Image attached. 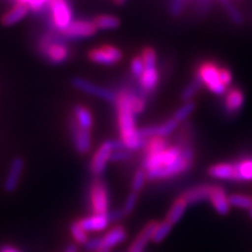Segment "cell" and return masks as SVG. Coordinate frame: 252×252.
I'll return each instance as SVG.
<instances>
[{
  "label": "cell",
  "instance_id": "cell-1",
  "mask_svg": "<svg viewBox=\"0 0 252 252\" xmlns=\"http://www.w3.org/2000/svg\"><path fill=\"white\" fill-rule=\"evenodd\" d=\"M115 105L117 108V124L122 143L130 151L143 150L146 139L140 137L139 128L135 124L137 115L131 106L130 91L122 90L118 93V99Z\"/></svg>",
  "mask_w": 252,
  "mask_h": 252
},
{
  "label": "cell",
  "instance_id": "cell-2",
  "mask_svg": "<svg viewBox=\"0 0 252 252\" xmlns=\"http://www.w3.org/2000/svg\"><path fill=\"white\" fill-rule=\"evenodd\" d=\"M39 53L50 64H62L69 59L70 50L65 45L64 37H59L55 33H47L40 39Z\"/></svg>",
  "mask_w": 252,
  "mask_h": 252
},
{
  "label": "cell",
  "instance_id": "cell-3",
  "mask_svg": "<svg viewBox=\"0 0 252 252\" xmlns=\"http://www.w3.org/2000/svg\"><path fill=\"white\" fill-rule=\"evenodd\" d=\"M195 74L202 81L203 86L215 94H225L228 91L224 84L222 83L220 78V65L213 60L201 62L196 67Z\"/></svg>",
  "mask_w": 252,
  "mask_h": 252
},
{
  "label": "cell",
  "instance_id": "cell-4",
  "mask_svg": "<svg viewBox=\"0 0 252 252\" xmlns=\"http://www.w3.org/2000/svg\"><path fill=\"white\" fill-rule=\"evenodd\" d=\"M182 153V147L176 144H171L166 150L158 152L150 156H144L143 169L146 172L157 171V169L167 168L175 163L176 160L179 159Z\"/></svg>",
  "mask_w": 252,
  "mask_h": 252
},
{
  "label": "cell",
  "instance_id": "cell-5",
  "mask_svg": "<svg viewBox=\"0 0 252 252\" xmlns=\"http://www.w3.org/2000/svg\"><path fill=\"white\" fill-rule=\"evenodd\" d=\"M126 149L122 140H106L100 145L98 150L94 154L93 159L90 161V172L91 174L96 176V178H100L103 175L104 171H105L106 166L110 162V158L113 151Z\"/></svg>",
  "mask_w": 252,
  "mask_h": 252
},
{
  "label": "cell",
  "instance_id": "cell-6",
  "mask_svg": "<svg viewBox=\"0 0 252 252\" xmlns=\"http://www.w3.org/2000/svg\"><path fill=\"white\" fill-rule=\"evenodd\" d=\"M91 212L94 215H106L110 212L109 189L100 178H96L91 184L89 190Z\"/></svg>",
  "mask_w": 252,
  "mask_h": 252
},
{
  "label": "cell",
  "instance_id": "cell-7",
  "mask_svg": "<svg viewBox=\"0 0 252 252\" xmlns=\"http://www.w3.org/2000/svg\"><path fill=\"white\" fill-rule=\"evenodd\" d=\"M50 25L55 31L62 33L72 23V9L68 0H50Z\"/></svg>",
  "mask_w": 252,
  "mask_h": 252
},
{
  "label": "cell",
  "instance_id": "cell-8",
  "mask_svg": "<svg viewBox=\"0 0 252 252\" xmlns=\"http://www.w3.org/2000/svg\"><path fill=\"white\" fill-rule=\"evenodd\" d=\"M71 84L72 87L76 88L77 90L83 91V93L89 94L91 96L97 97V98L104 99L109 103H113L116 104L117 103L118 99V93L116 91L106 89V88L103 87H98L96 84L91 83L90 81L84 80L82 77H75L71 80Z\"/></svg>",
  "mask_w": 252,
  "mask_h": 252
},
{
  "label": "cell",
  "instance_id": "cell-9",
  "mask_svg": "<svg viewBox=\"0 0 252 252\" xmlns=\"http://www.w3.org/2000/svg\"><path fill=\"white\" fill-rule=\"evenodd\" d=\"M90 61L103 65H112L123 59L122 50L112 45H103L93 48L88 53Z\"/></svg>",
  "mask_w": 252,
  "mask_h": 252
},
{
  "label": "cell",
  "instance_id": "cell-10",
  "mask_svg": "<svg viewBox=\"0 0 252 252\" xmlns=\"http://www.w3.org/2000/svg\"><path fill=\"white\" fill-rule=\"evenodd\" d=\"M69 130H70V135L72 143H74L75 150L80 154H87L91 150V133L89 130L81 127L77 124L76 119L74 116L69 118Z\"/></svg>",
  "mask_w": 252,
  "mask_h": 252
},
{
  "label": "cell",
  "instance_id": "cell-11",
  "mask_svg": "<svg viewBox=\"0 0 252 252\" xmlns=\"http://www.w3.org/2000/svg\"><path fill=\"white\" fill-rule=\"evenodd\" d=\"M97 27L94 21L89 20H72V23L62 32V35L65 40L88 39L96 34Z\"/></svg>",
  "mask_w": 252,
  "mask_h": 252
},
{
  "label": "cell",
  "instance_id": "cell-12",
  "mask_svg": "<svg viewBox=\"0 0 252 252\" xmlns=\"http://www.w3.org/2000/svg\"><path fill=\"white\" fill-rule=\"evenodd\" d=\"M25 169V160L23 157H15L13 158L11 163H9L8 172L6 174V178L2 184V189L7 194L14 193L19 187L21 178H23Z\"/></svg>",
  "mask_w": 252,
  "mask_h": 252
},
{
  "label": "cell",
  "instance_id": "cell-13",
  "mask_svg": "<svg viewBox=\"0 0 252 252\" xmlns=\"http://www.w3.org/2000/svg\"><path fill=\"white\" fill-rule=\"evenodd\" d=\"M245 102V94L243 90L239 89L238 87H232L225 93L224 103H223V110H224L225 116L230 118H234L242 111Z\"/></svg>",
  "mask_w": 252,
  "mask_h": 252
},
{
  "label": "cell",
  "instance_id": "cell-14",
  "mask_svg": "<svg viewBox=\"0 0 252 252\" xmlns=\"http://www.w3.org/2000/svg\"><path fill=\"white\" fill-rule=\"evenodd\" d=\"M127 231L123 225H115L104 236L99 237V251H110L116 245L126 241Z\"/></svg>",
  "mask_w": 252,
  "mask_h": 252
},
{
  "label": "cell",
  "instance_id": "cell-15",
  "mask_svg": "<svg viewBox=\"0 0 252 252\" xmlns=\"http://www.w3.org/2000/svg\"><path fill=\"white\" fill-rule=\"evenodd\" d=\"M213 187L214 185L207 184L195 186L193 188H189L187 190H185L180 196L187 202L188 206L206 202V201H209Z\"/></svg>",
  "mask_w": 252,
  "mask_h": 252
},
{
  "label": "cell",
  "instance_id": "cell-16",
  "mask_svg": "<svg viewBox=\"0 0 252 252\" xmlns=\"http://www.w3.org/2000/svg\"><path fill=\"white\" fill-rule=\"evenodd\" d=\"M158 223L159 222L156 220H150V222L141 229V231L138 234L137 237L133 239L132 244L128 247L127 252H144L150 242L152 241L153 234L154 231H156Z\"/></svg>",
  "mask_w": 252,
  "mask_h": 252
},
{
  "label": "cell",
  "instance_id": "cell-17",
  "mask_svg": "<svg viewBox=\"0 0 252 252\" xmlns=\"http://www.w3.org/2000/svg\"><path fill=\"white\" fill-rule=\"evenodd\" d=\"M209 202L214 208V210L220 216H225L230 213L231 206H230L228 195H226L224 188L220 186L214 185L212 194H210Z\"/></svg>",
  "mask_w": 252,
  "mask_h": 252
},
{
  "label": "cell",
  "instance_id": "cell-18",
  "mask_svg": "<svg viewBox=\"0 0 252 252\" xmlns=\"http://www.w3.org/2000/svg\"><path fill=\"white\" fill-rule=\"evenodd\" d=\"M78 223L87 232H99L108 228L111 220L109 219V214H106V215H94L93 214V215L78 220Z\"/></svg>",
  "mask_w": 252,
  "mask_h": 252
},
{
  "label": "cell",
  "instance_id": "cell-19",
  "mask_svg": "<svg viewBox=\"0 0 252 252\" xmlns=\"http://www.w3.org/2000/svg\"><path fill=\"white\" fill-rule=\"evenodd\" d=\"M159 71H158L157 68H145L143 75L138 81H139L140 89L146 94H150L153 91H156L158 84H159Z\"/></svg>",
  "mask_w": 252,
  "mask_h": 252
},
{
  "label": "cell",
  "instance_id": "cell-20",
  "mask_svg": "<svg viewBox=\"0 0 252 252\" xmlns=\"http://www.w3.org/2000/svg\"><path fill=\"white\" fill-rule=\"evenodd\" d=\"M30 11L31 8L28 7L27 5L15 4L8 12H6V13L2 15L1 24L4 25V26H12V25L18 24L19 21H21L25 17H26Z\"/></svg>",
  "mask_w": 252,
  "mask_h": 252
},
{
  "label": "cell",
  "instance_id": "cell-21",
  "mask_svg": "<svg viewBox=\"0 0 252 252\" xmlns=\"http://www.w3.org/2000/svg\"><path fill=\"white\" fill-rule=\"evenodd\" d=\"M188 204L186 201L182 198L181 196H179L178 198H175L174 202L172 203L171 208H169L168 213L165 217L166 220H168L172 225L176 224L181 220L182 217H184L186 210H187Z\"/></svg>",
  "mask_w": 252,
  "mask_h": 252
},
{
  "label": "cell",
  "instance_id": "cell-22",
  "mask_svg": "<svg viewBox=\"0 0 252 252\" xmlns=\"http://www.w3.org/2000/svg\"><path fill=\"white\" fill-rule=\"evenodd\" d=\"M72 116L76 119L77 124L81 126V127L86 128V130H91L94 126V117L91 115L90 110L86 108V106L81 105V104H77V105L74 106L72 109Z\"/></svg>",
  "mask_w": 252,
  "mask_h": 252
},
{
  "label": "cell",
  "instance_id": "cell-23",
  "mask_svg": "<svg viewBox=\"0 0 252 252\" xmlns=\"http://www.w3.org/2000/svg\"><path fill=\"white\" fill-rule=\"evenodd\" d=\"M171 145L169 140L167 138L163 137H152L146 139L145 145L143 147L144 156H150V154H154L158 152H161V151L166 150L167 147Z\"/></svg>",
  "mask_w": 252,
  "mask_h": 252
},
{
  "label": "cell",
  "instance_id": "cell-24",
  "mask_svg": "<svg viewBox=\"0 0 252 252\" xmlns=\"http://www.w3.org/2000/svg\"><path fill=\"white\" fill-rule=\"evenodd\" d=\"M93 21L94 24L96 25L97 30H117V28L121 26V20H119V18L110 14L98 15V17L94 18Z\"/></svg>",
  "mask_w": 252,
  "mask_h": 252
},
{
  "label": "cell",
  "instance_id": "cell-25",
  "mask_svg": "<svg viewBox=\"0 0 252 252\" xmlns=\"http://www.w3.org/2000/svg\"><path fill=\"white\" fill-rule=\"evenodd\" d=\"M220 2V5L224 8L225 13L228 14L230 20L234 23L236 26H242L244 24V17L241 12L238 11V8L234 5V2L231 0H217Z\"/></svg>",
  "mask_w": 252,
  "mask_h": 252
},
{
  "label": "cell",
  "instance_id": "cell-26",
  "mask_svg": "<svg viewBox=\"0 0 252 252\" xmlns=\"http://www.w3.org/2000/svg\"><path fill=\"white\" fill-rule=\"evenodd\" d=\"M202 87H203L202 81H201V78L198 77L196 74H195L193 80L190 81V83H189L188 86L186 87L184 90H182V93L180 94V99L184 103L190 102V100L193 99L195 96H196V94L200 91V89Z\"/></svg>",
  "mask_w": 252,
  "mask_h": 252
},
{
  "label": "cell",
  "instance_id": "cell-27",
  "mask_svg": "<svg viewBox=\"0 0 252 252\" xmlns=\"http://www.w3.org/2000/svg\"><path fill=\"white\" fill-rule=\"evenodd\" d=\"M230 206L238 209L250 210L252 208V196L245 194H231L228 196Z\"/></svg>",
  "mask_w": 252,
  "mask_h": 252
},
{
  "label": "cell",
  "instance_id": "cell-28",
  "mask_svg": "<svg viewBox=\"0 0 252 252\" xmlns=\"http://www.w3.org/2000/svg\"><path fill=\"white\" fill-rule=\"evenodd\" d=\"M196 109V103L190 100V102L184 103L176 111L174 112V115L172 116V118H174L178 123H184L185 121H187V118L191 113L194 112V110Z\"/></svg>",
  "mask_w": 252,
  "mask_h": 252
},
{
  "label": "cell",
  "instance_id": "cell-29",
  "mask_svg": "<svg viewBox=\"0 0 252 252\" xmlns=\"http://www.w3.org/2000/svg\"><path fill=\"white\" fill-rule=\"evenodd\" d=\"M172 228H173V225L166 220H161V222L158 223L156 231H154L153 238H152L153 243H156V244L161 243L163 239H165L167 236L169 235Z\"/></svg>",
  "mask_w": 252,
  "mask_h": 252
},
{
  "label": "cell",
  "instance_id": "cell-30",
  "mask_svg": "<svg viewBox=\"0 0 252 252\" xmlns=\"http://www.w3.org/2000/svg\"><path fill=\"white\" fill-rule=\"evenodd\" d=\"M69 230H70L71 237L74 238V241L76 242L77 244L84 245L88 242V239H89V237H88V232L80 225L78 220L72 222L70 226H69Z\"/></svg>",
  "mask_w": 252,
  "mask_h": 252
},
{
  "label": "cell",
  "instance_id": "cell-31",
  "mask_svg": "<svg viewBox=\"0 0 252 252\" xmlns=\"http://www.w3.org/2000/svg\"><path fill=\"white\" fill-rule=\"evenodd\" d=\"M147 180V174L146 171H144L143 168H138L137 171L134 172L133 178H132L131 181V191H134V193L139 194L141 190H143L145 184H146Z\"/></svg>",
  "mask_w": 252,
  "mask_h": 252
},
{
  "label": "cell",
  "instance_id": "cell-32",
  "mask_svg": "<svg viewBox=\"0 0 252 252\" xmlns=\"http://www.w3.org/2000/svg\"><path fill=\"white\" fill-rule=\"evenodd\" d=\"M138 198H139V194L134 193V191H131V193L126 196L124 204H123V207H122V210H123V213H124L125 216L131 215V214L133 213L135 207H137Z\"/></svg>",
  "mask_w": 252,
  "mask_h": 252
},
{
  "label": "cell",
  "instance_id": "cell-33",
  "mask_svg": "<svg viewBox=\"0 0 252 252\" xmlns=\"http://www.w3.org/2000/svg\"><path fill=\"white\" fill-rule=\"evenodd\" d=\"M189 6V0H171L169 13L173 18H180L185 9Z\"/></svg>",
  "mask_w": 252,
  "mask_h": 252
},
{
  "label": "cell",
  "instance_id": "cell-34",
  "mask_svg": "<svg viewBox=\"0 0 252 252\" xmlns=\"http://www.w3.org/2000/svg\"><path fill=\"white\" fill-rule=\"evenodd\" d=\"M141 58H143L145 68H157V53L152 47H146L141 52Z\"/></svg>",
  "mask_w": 252,
  "mask_h": 252
},
{
  "label": "cell",
  "instance_id": "cell-35",
  "mask_svg": "<svg viewBox=\"0 0 252 252\" xmlns=\"http://www.w3.org/2000/svg\"><path fill=\"white\" fill-rule=\"evenodd\" d=\"M15 4H24L27 5L33 12L42 11L46 5H48L50 0H14Z\"/></svg>",
  "mask_w": 252,
  "mask_h": 252
},
{
  "label": "cell",
  "instance_id": "cell-36",
  "mask_svg": "<svg viewBox=\"0 0 252 252\" xmlns=\"http://www.w3.org/2000/svg\"><path fill=\"white\" fill-rule=\"evenodd\" d=\"M145 70V64H144V61H143V58L141 56H135L132 60L131 62V74L132 76L134 78H137V80H139L141 75H143V72Z\"/></svg>",
  "mask_w": 252,
  "mask_h": 252
},
{
  "label": "cell",
  "instance_id": "cell-37",
  "mask_svg": "<svg viewBox=\"0 0 252 252\" xmlns=\"http://www.w3.org/2000/svg\"><path fill=\"white\" fill-rule=\"evenodd\" d=\"M132 157V151L127 149H122V150H116L113 151L110 158V162H121L126 161Z\"/></svg>",
  "mask_w": 252,
  "mask_h": 252
},
{
  "label": "cell",
  "instance_id": "cell-38",
  "mask_svg": "<svg viewBox=\"0 0 252 252\" xmlns=\"http://www.w3.org/2000/svg\"><path fill=\"white\" fill-rule=\"evenodd\" d=\"M220 81H222V83L224 84L226 88H229L230 86H231L232 74H231V71H230V69L224 67V65L220 67Z\"/></svg>",
  "mask_w": 252,
  "mask_h": 252
},
{
  "label": "cell",
  "instance_id": "cell-39",
  "mask_svg": "<svg viewBox=\"0 0 252 252\" xmlns=\"http://www.w3.org/2000/svg\"><path fill=\"white\" fill-rule=\"evenodd\" d=\"M124 213H123L122 209H115L112 212H109V219L111 222H118L119 220L124 217Z\"/></svg>",
  "mask_w": 252,
  "mask_h": 252
},
{
  "label": "cell",
  "instance_id": "cell-40",
  "mask_svg": "<svg viewBox=\"0 0 252 252\" xmlns=\"http://www.w3.org/2000/svg\"><path fill=\"white\" fill-rule=\"evenodd\" d=\"M0 252H23V250L20 249L13 247V245H8V244H4L0 247Z\"/></svg>",
  "mask_w": 252,
  "mask_h": 252
},
{
  "label": "cell",
  "instance_id": "cell-41",
  "mask_svg": "<svg viewBox=\"0 0 252 252\" xmlns=\"http://www.w3.org/2000/svg\"><path fill=\"white\" fill-rule=\"evenodd\" d=\"M64 252H77V248L75 244H69L67 249H65Z\"/></svg>",
  "mask_w": 252,
  "mask_h": 252
},
{
  "label": "cell",
  "instance_id": "cell-42",
  "mask_svg": "<svg viewBox=\"0 0 252 252\" xmlns=\"http://www.w3.org/2000/svg\"><path fill=\"white\" fill-rule=\"evenodd\" d=\"M113 1H115L116 4H118V5H122V4H124V2L126 1V0H113Z\"/></svg>",
  "mask_w": 252,
  "mask_h": 252
},
{
  "label": "cell",
  "instance_id": "cell-43",
  "mask_svg": "<svg viewBox=\"0 0 252 252\" xmlns=\"http://www.w3.org/2000/svg\"><path fill=\"white\" fill-rule=\"evenodd\" d=\"M249 215H250V217L252 219V208H251L250 210H249Z\"/></svg>",
  "mask_w": 252,
  "mask_h": 252
},
{
  "label": "cell",
  "instance_id": "cell-44",
  "mask_svg": "<svg viewBox=\"0 0 252 252\" xmlns=\"http://www.w3.org/2000/svg\"><path fill=\"white\" fill-rule=\"evenodd\" d=\"M237 1H242V0H237Z\"/></svg>",
  "mask_w": 252,
  "mask_h": 252
}]
</instances>
